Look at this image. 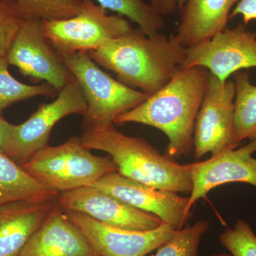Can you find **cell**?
Returning a JSON list of instances; mask_svg holds the SVG:
<instances>
[{"mask_svg":"<svg viewBox=\"0 0 256 256\" xmlns=\"http://www.w3.org/2000/svg\"><path fill=\"white\" fill-rule=\"evenodd\" d=\"M210 78L204 67L180 68L166 85L118 116L114 124L134 122L156 128L168 138L165 156L174 160L190 156L194 152L195 121Z\"/></svg>","mask_w":256,"mask_h":256,"instance_id":"obj_1","label":"cell"},{"mask_svg":"<svg viewBox=\"0 0 256 256\" xmlns=\"http://www.w3.org/2000/svg\"><path fill=\"white\" fill-rule=\"evenodd\" d=\"M186 47L175 34L152 36L140 28L106 42L88 54L98 65L116 74L126 86L151 96L173 78L186 56Z\"/></svg>","mask_w":256,"mask_h":256,"instance_id":"obj_2","label":"cell"},{"mask_svg":"<svg viewBox=\"0 0 256 256\" xmlns=\"http://www.w3.org/2000/svg\"><path fill=\"white\" fill-rule=\"evenodd\" d=\"M80 138L89 150L108 153L122 176L158 190L191 194L186 165L162 154L142 138L120 132L114 122L84 128Z\"/></svg>","mask_w":256,"mask_h":256,"instance_id":"obj_3","label":"cell"},{"mask_svg":"<svg viewBox=\"0 0 256 256\" xmlns=\"http://www.w3.org/2000/svg\"><path fill=\"white\" fill-rule=\"evenodd\" d=\"M21 166L38 182L60 194L90 186L118 172L110 158L94 156L79 137L60 146H47Z\"/></svg>","mask_w":256,"mask_h":256,"instance_id":"obj_4","label":"cell"},{"mask_svg":"<svg viewBox=\"0 0 256 256\" xmlns=\"http://www.w3.org/2000/svg\"><path fill=\"white\" fill-rule=\"evenodd\" d=\"M63 58L86 101L82 128L114 124L118 116L137 107L150 96L112 78L86 52H78Z\"/></svg>","mask_w":256,"mask_h":256,"instance_id":"obj_5","label":"cell"},{"mask_svg":"<svg viewBox=\"0 0 256 256\" xmlns=\"http://www.w3.org/2000/svg\"><path fill=\"white\" fill-rule=\"evenodd\" d=\"M42 23L44 34L62 57L98 50L133 28L128 18L108 14L94 0H82L80 12L73 18Z\"/></svg>","mask_w":256,"mask_h":256,"instance_id":"obj_6","label":"cell"},{"mask_svg":"<svg viewBox=\"0 0 256 256\" xmlns=\"http://www.w3.org/2000/svg\"><path fill=\"white\" fill-rule=\"evenodd\" d=\"M87 104L74 76L48 104H42L23 124H13L5 154L23 164L32 156L48 146L55 124L66 116L85 114Z\"/></svg>","mask_w":256,"mask_h":256,"instance_id":"obj_7","label":"cell"},{"mask_svg":"<svg viewBox=\"0 0 256 256\" xmlns=\"http://www.w3.org/2000/svg\"><path fill=\"white\" fill-rule=\"evenodd\" d=\"M234 80L220 82L210 73V82L197 114L194 132V154L200 159L220 152L235 149Z\"/></svg>","mask_w":256,"mask_h":256,"instance_id":"obj_8","label":"cell"},{"mask_svg":"<svg viewBox=\"0 0 256 256\" xmlns=\"http://www.w3.org/2000/svg\"><path fill=\"white\" fill-rule=\"evenodd\" d=\"M6 57L10 65L16 66L24 76L45 82L58 92L73 76L44 34L40 20L24 21Z\"/></svg>","mask_w":256,"mask_h":256,"instance_id":"obj_9","label":"cell"},{"mask_svg":"<svg viewBox=\"0 0 256 256\" xmlns=\"http://www.w3.org/2000/svg\"><path fill=\"white\" fill-rule=\"evenodd\" d=\"M204 67L220 82L242 69L256 68V33L244 24L228 26L206 41L186 48L180 68Z\"/></svg>","mask_w":256,"mask_h":256,"instance_id":"obj_10","label":"cell"},{"mask_svg":"<svg viewBox=\"0 0 256 256\" xmlns=\"http://www.w3.org/2000/svg\"><path fill=\"white\" fill-rule=\"evenodd\" d=\"M152 214L175 230L184 228L192 217L190 198L175 192L158 190L122 176L118 172L106 174L90 186Z\"/></svg>","mask_w":256,"mask_h":256,"instance_id":"obj_11","label":"cell"},{"mask_svg":"<svg viewBox=\"0 0 256 256\" xmlns=\"http://www.w3.org/2000/svg\"><path fill=\"white\" fill-rule=\"evenodd\" d=\"M65 212L100 256H146L175 232L164 223L150 230H126L106 225L80 212Z\"/></svg>","mask_w":256,"mask_h":256,"instance_id":"obj_12","label":"cell"},{"mask_svg":"<svg viewBox=\"0 0 256 256\" xmlns=\"http://www.w3.org/2000/svg\"><path fill=\"white\" fill-rule=\"evenodd\" d=\"M57 202L64 210L80 212L114 228L150 230L162 224L156 216L134 208L92 186L60 193Z\"/></svg>","mask_w":256,"mask_h":256,"instance_id":"obj_13","label":"cell"},{"mask_svg":"<svg viewBox=\"0 0 256 256\" xmlns=\"http://www.w3.org/2000/svg\"><path fill=\"white\" fill-rule=\"evenodd\" d=\"M256 141L220 152L204 161L186 164L192 180L188 198L192 207L214 188L230 183H244L256 188Z\"/></svg>","mask_w":256,"mask_h":256,"instance_id":"obj_14","label":"cell"},{"mask_svg":"<svg viewBox=\"0 0 256 256\" xmlns=\"http://www.w3.org/2000/svg\"><path fill=\"white\" fill-rule=\"evenodd\" d=\"M18 256H100L58 204Z\"/></svg>","mask_w":256,"mask_h":256,"instance_id":"obj_15","label":"cell"},{"mask_svg":"<svg viewBox=\"0 0 256 256\" xmlns=\"http://www.w3.org/2000/svg\"><path fill=\"white\" fill-rule=\"evenodd\" d=\"M57 200L23 201L0 207V256H18Z\"/></svg>","mask_w":256,"mask_h":256,"instance_id":"obj_16","label":"cell"},{"mask_svg":"<svg viewBox=\"0 0 256 256\" xmlns=\"http://www.w3.org/2000/svg\"><path fill=\"white\" fill-rule=\"evenodd\" d=\"M238 1L186 0L175 36L186 48L210 40L227 28L230 10Z\"/></svg>","mask_w":256,"mask_h":256,"instance_id":"obj_17","label":"cell"},{"mask_svg":"<svg viewBox=\"0 0 256 256\" xmlns=\"http://www.w3.org/2000/svg\"><path fill=\"white\" fill-rule=\"evenodd\" d=\"M58 194L32 178L14 160L0 153V207L18 202L55 200Z\"/></svg>","mask_w":256,"mask_h":256,"instance_id":"obj_18","label":"cell"},{"mask_svg":"<svg viewBox=\"0 0 256 256\" xmlns=\"http://www.w3.org/2000/svg\"><path fill=\"white\" fill-rule=\"evenodd\" d=\"M247 72L233 74L236 86L234 132L238 146L245 140L256 141V86Z\"/></svg>","mask_w":256,"mask_h":256,"instance_id":"obj_19","label":"cell"},{"mask_svg":"<svg viewBox=\"0 0 256 256\" xmlns=\"http://www.w3.org/2000/svg\"><path fill=\"white\" fill-rule=\"evenodd\" d=\"M106 10L136 23L146 35L152 36L165 28V20L144 0H94Z\"/></svg>","mask_w":256,"mask_h":256,"instance_id":"obj_20","label":"cell"},{"mask_svg":"<svg viewBox=\"0 0 256 256\" xmlns=\"http://www.w3.org/2000/svg\"><path fill=\"white\" fill-rule=\"evenodd\" d=\"M6 56L0 57V116L6 108L15 102L36 96H53L58 94L50 84L28 85L20 82L10 73Z\"/></svg>","mask_w":256,"mask_h":256,"instance_id":"obj_21","label":"cell"},{"mask_svg":"<svg viewBox=\"0 0 256 256\" xmlns=\"http://www.w3.org/2000/svg\"><path fill=\"white\" fill-rule=\"evenodd\" d=\"M82 0H18L25 20H64L78 14Z\"/></svg>","mask_w":256,"mask_h":256,"instance_id":"obj_22","label":"cell"},{"mask_svg":"<svg viewBox=\"0 0 256 256\" xmlns=\"http://www.w3.org/2000/svg\"><path fill=\"white\" fill-rule=\"evenodd\" d=\"M208 226V222L200 220L191 226L175 230L154 256H200V242Z\"/></svg>","mask_w":256,"mask_h":256,"instance_id":"obj_23","label":"cell"},{"mask_svg":"<svg viewBox=\"0 0 256 256\" xmlns=\"http://www.w3.org/2000/svg\"><path fill=\"white\" fill-rule=\"evenodd\" d=\"M220 242L232 256H256V235L246 220H238L226 229Z\"/></svg>","mask_w":256,"mask_h":256,"instance_id":"obj_24","label":"cell"},{"mask_svg":"<svg viewBox=\"0 0 256 256\" xmlns=\"http://www.w3.org/2000/svg\"><path fill=\"white\" fill-rule=\"evenodd\" d=\"M24 20L18 0H0V57L6 56Z\"/></svg>","mask_w":256,"mask_h":256,"instance_id":"obj_25","label":"cell"},{"mask_svg":"<svg viewBox=\"0 0 256 256\" xmlns=\"http://www.w3.org/2000/svg\"><path fill=\"white\" fill-rule=\"evenodd\" d=\"M240 15L244 24L246 26L252 20H256V0H239L230 14V18Z\"/></svg>","mask_w":256,"mask_h":256,"instance_id":"obj_26","label":"cell"},{"mask_svg":"<svg viewBox=\"0 0 256 256\" xmlns=\"http://www.w3.org/2000/svg\"><path fill=\"white\" fill-rule=\"evenodd\" d=\"M186 0H149L150 4L156 12L164 16L174 14L176 10L182 9Z\"/></svg>","mask_w":256,"mask_h":256,"instance_id":"obj_27","label":"cell"},{"mask_svg":"<svg viewBox=\"0 0 256 256\" xmlns=\"http://www.w3.org/2000/svg\"><path fill=\"white\" fill-rule=\"evenodd\" d=\"M12 127L13 124H10L0 116V153L4 154L6 153Z\"/></svg>","mask_w":256,"mask_h":256,"instance_id":"obj_28","label":"cell"},{"mask_svg":"<svg viewBox=\"0 0 256 256\" xmlns=\"http://www.w3.org/2000/svg\"><path fill=\"white\" fill-rule=\"evenodd\" d=\"M210 256H232V255H229V254H213V255Z\"/></svg>","mask_w":256,"mask_h":256,"instance_id":"obj_29","label":"cell"}]
</instances>
